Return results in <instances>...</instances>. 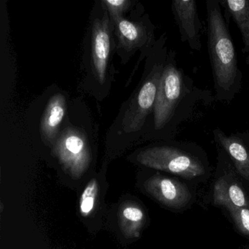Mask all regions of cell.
<instances>
[{"label": "cell", "instance_id": "6da1fadb", "mask_svg": "<svg viewBox=\"0 0 249 249\" xmlns=\"http://www.w3.org/2000/svg\"><path fill=\"white\" fill-rule=\"evenodd\" d=\"M214 100L212 92L195 85L193 80L179 68L176 52L167 55L154 105V129L171 141L180 125L190 120L201 106Z\"/></svg>", "mask_w": 249, "mask_h": 249}, {"label": "cell", "instance_id": "7a4b0ae2", "mask_svg": "<svg viewBox=\"0 0 249 249\" xmlns=\"http://www.w3.org/2000/svg\"><path fill=\"white\" fill-rule=\"evenodd\" d=\"M208 49L213 79L215 99L230 103L240 93L243 73L218 0H207Z\"/></svg>", "mask_w": 249, "mask_h": 249}, {"label": "cell", "instance_id": "3957f363", "mask_svg": "<svg viewBox=\"0 0 249 249\" xmlns=\"http://www.w3.org/2000/svg\"><path fill=\"white\" fill-rule=\"evenodd\" d=\"M137 160L148 168L164 172L197 184L212 173L209 157L199 144L171 140L138 153Z\"/></svg>", "mask_w": 249, "mask_h": 249}, {"label": "cell", "instance_id": "277c9868", "mask_svg": "<svg viewBox=\"0 0 249 249\" xmlns=\"http://www.w3.org/2000/svg\"><path fill=\"white\" fill-rule=\"evenodd\" d=\"M217 148V163L211 189V202L216 208L249 207V186L234 168L228 156Z\"/></svg>", "mask_w": 249, "mask_h": 249}, {"label": "cell", "instance_id": "5b68a950", "mask_svg": "<svg viewBox=\"0 0 249 249\" xmlns=\"http://www.w3.org/2000/svg\"><path fill=\"white\" fill-rule=\"evenodd\" d=\"M167 55L164 46L157 60L153 62L138 94L131 101L122 122L125 132L130 133L141 130L147 118L152 113Z\"/></svg>", "mask_w": 249, "mask_h": 249}, {"label": "cell", "instance_id": "8992f818", "mask_svg": "<svg viewBox=\"0 0 249 249\" xmlns=\"http://www.w3.org/2000/svg\"><path fill=\"white\" fill-rule=\"evenodd\" d=\"M195 183L176 176L154 173L143 182L145 192L157 202L174 212L187 211L196 202Z\"/></svg>", "mask_w": 249, "mask_h": 249}, {"label": "cell", "instance_id": "52a82bcc", "mask_svg": "<svg viewBox=\"0 0 249 249\" xmlns=\"http://www.w3.org/2000/svg\"><path fill=\"white\" fill-rule=\"evenodd\" d=\"M53 153L64 170L74 179L84 176L91 161L87 136L76 128H67L61 133L53 145Z\"/></svg>", "mask_w": 249, "mask_h": 249}, {"label": "cell", "instance_id": "ba28073f", "mask_svg": "<svg viewBox=\"0 0 249 249\" xmlns=\"http://www.w3.org/2000/svg\"><path fill=\"white\" fill-rule=\"evenodd\" d=\"M213 135L216 147L226 153L237 173L249 186V130L226 134L216 128Z\"/></svg>", "mask_w": 249, "mask_h": 249}, {"label": "cell", "instance_id": "9c48e42d", "mask_svg": "<svg viewBox=\"0 0 249 249\" xmlns=\"http://www.w3.org/2000/svg\"><path fill=\"white\" fill-rule=\"evenodd\" d=\"M172 11L178 27L180 40L187 43L192 50L202 49L201 32L202 23L198 14L197 5L195 0H174Z\"/></svg>", "mask_w": 249, "mask_h": 249}, {"label": "cell", "instance_id": "30bf717a", "mask_svg": "<svg viewBox=\"0 0 249 249\" xmlns=\"http://www.w3.org/2000/svg\"><path fill=\"white\" fill-rule=\"evenodd\" d=\"M110 42V20L106 11L103 18L94 21L91 36V66L94 75L100 84H103L106 79Z\"/></svg>", "mask_w": 249, "mask_h": 249}, {"label": "cell", "instance_id": "8fae6325", "mask_svg": "<svg viewBox=\"0 0 249 249\" xmlns=\"http://www.w3.org/2000/svg\"><path fill=\"white\" fill-rule=\"evenodd\" d=\"M119 46L127 52L144 46H149L154 42L153 30L143 23L132 22L123 17L113 20Z\"/></svg>", "mask_w": 249, "mask_h": 249}, {"label": "cell", "instance_id": "7c38bea8", "mask_svg": "<svg viewBox=\"0 0 249 249\" xmlns=\"http://www.w3.org/2000/svg\"><path fill=\"white\" fill-rule=\"evenodd\" d=\"M65 113L66 100L63 94L53 96L49 100L40 121V133L46 144L54 145Z\"/></svg>", "mask_w": 249, "mask_h": 249}, {"label": "cell", "instance_id": "4fadbf2b", "mask_svg": "<svg viewBox=\"0 0 249 249\" xmlns=\"http://www.w3.org/2000/svg\"><path fill=\"white\" fill-rule=\"evenodd\" d=\"M237 24L243 43V53L249 56V0L219 1Z\"/></svg>", "mask_w": 249, "mask_h": 249}, {"label": "cell", "instance_id": "5bb4252c", "mask_svg": "<svg viewBox=\"0 0 249 249\" xmlns=\"http://www.w3.org/2000/svg\"><path fill=\"white\" fill-rule=\"evenodd\" d=\"M145 221V212L139 205L129 203L121 209L119 224L125 237L129 238L139 237Z\"/></svg>", "mask_w": 249, "mask_h": 249}, {"label": "cell", "instance_id": "9a60e30c", "mask_svg": "<svg viewBox=\"0 0 249 249\" xmlns=\"http://www.w3.org/2000/svg\"><path fill=\"white\" fill-rule=\"evenodd\" d=\"M98 193V182L96 179H91L87 183L80 198V212L83 216H89L94 211Z\"/></svg>", "mask_w": 249, "mask_h": 249}, {"label": "cell", "instance_id": "2e32d148", "mask_svg": "<svg viewBox=\"0 0 249 249\" xmlns=\"http://www.w3.org/2000/svg\"><path fill=\"white\" fill-rule=\"evenodd\" d=\"M224 210L238 232L245 237H249V207L230 206Z\"/></svg>", "mask_w": 249, "mask_h": 249}, {"label": "cell", "instance_id": "e0dca14e", "mask_svg": "<svg viewBox=\"0 0 249 249\" xmlns=\"http://www.w3.org/2000/svg\"><path fill=\"white\" fill-rule=\"evenodd\" d=\"M102 3L106 12L110 14V20L113 21L122 17L123 13L130 6L131 2L127 0H103Z\"/></svg>", "mask_w": 249, "mask_h": 249}, {"label": "cell", "instance_id": "ac0fdd59", "mask_svg": "<svg viewBox=\"0 0 249 249\" xmlns=\"http://www.w3.org/2000/svg\"><path fill=\"white\" fill-rule=\"evenodd\" d=\"M246 64H247V65H249V56H248V57H246Z\"/></svg>", "mask_w": 249, "mask_h": 249}, {"label": "cell", "instance_id": "d6986e66", "mask_svg": "<svg viewBox=\"0 0 249 249\" xmlns=\"http://www.w3.org/2000/svg\"><path fill=\"white\" fill-rule=\"evenodd\" d=\"M244 249H249V243H247V244L244 246Z\"/></svg>", "mask_w": 249, "mask_h": 249}]
</instances>
